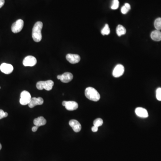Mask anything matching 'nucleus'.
Here are the masks:
<instances>
[{
	"label": "nucleus",
	"instance_id": "f257e3e1",
	"mask_svg": "<svg viewBox=\"0 0 161 161\" xmlns=\"http://www.w3.org/2000/svg\"><path fill=\"white\" fill-rule=\"evenodd\" d=\"M43 24L41 21H39L36 22L34 26L32 29L33 39L36 42H39L42 38L41 31L43 28Z\"/></svg>",
	"mask_w": 161,
	"mask_h": 161
},
{
	"label": "nucleus",
	"instance_id": "9b49d317",
	"mask_svg": "<svg viewBox=\"0 0 161 161\" xmlns=\"http://www.w3.org/2000/svg\"><path fill=\"white\" fill-rule=\"evenodd\" d=\"M66 60L72 64L77 63L81 60L79 55L77 54H68L66 56Z\"/></svg>",
	"mask_w": 161,
	"mask_h": 161
},
{
	"label": "nucleus",
	"instance_id": "5701e85b",
	"mask_svg": "<svg viewBox=\"0 0 161 161\" xmlns=\"http://www.w3.org/2000/svg\"><path fill=\"white\" fill-rule=\"evenodd\" d=\"M8 115V114L7 113L3 111V110H0V119L6 117H7Z\"/></svg>",
	"mask_w": 161,
	"mask_h": 161
},
{
	"label": "nucleus",
	"instance_id": "20e7f679",
	"mask_svg": "<svg viewBox=\"0 0 161 161\" xmlns=\"http://www.w3.org/2000/svg\"><path fill=\"white\" fill-rule=\"evenodd\" d=\"M31 98L30 93L26 90H24L21 93L20 103L22 105H26L29 104Z\"/></svg>",
	"mask_w": 161,
	"mask_h": 161
},
{
	"label": "nucleus",
	"instance_id": "a211bd4d",
	"mask_svg": "<svg viewBox=\"0 0 161 161\" xmlns=\"http://www.w3.org/2000/svg\"><path fill=\"white\" fill-rule=\"evenodd\" d=\"M110 33V30L109 26L107 24H106L104 27H103L101 30V34L103 36H104V35H108Z\"/></svg>",
	"mask_w": 161,
	"mask_h": 161
},
{
	"label": "nucleus",
	"instance_id": "f8f14e48",
	"mask_svg": "<svg viewBox=\"0 0 161 161\" xmlns=\"http://www.w3.org/2000/svg\"><path fill=\"white\" fill-rule=\"evenodd\" d=\"M44 103V99L41 97L36 98L34 97L31 99V101L28 104L29 107L33 108L34 107L37 105H41Z\"/></svg>",
	"mask_w": 161,
	"mask_h": 161
},
{
	"label": "nucleus",
	"instance_id": "f3484780",
	"mask_svg": "<svg viewBox=\"0 0 161 161\" xmlns=\"http://www.w3.org/2000/svg\"><path fill=\"white\" fill-rule=\"evenodd\" d=\"M117 34L119 36H123L124 34H125L126 33V30L125 28L123 26L121 25H119L117 27V30H116Z\"/></svg>",
	"mask_w": 161,
	"mask_h": 161
},
{
	"label": "nucleus",
	"instance_id": "9d476101",
	"mask_svg": "<svg viewBox=\"0 0 161 161\" xmlns=\"http://www.w3.org/2000/svg\"><path fill=\"white\" fill-rule=\"evenodd\" d=\"M0 70L6 74H9L13 71L14 67L9 64L2 63L0 66Z\"/></svg>",
	"mask_w": 161,
	"mask_h": 161
},
{
	"label": "nucleus",
	"instance_id": "c85d7f7f",
	"mask_svg": "<svg viewBox=\"0 0 161 161\" xmlns=\"http://www.w3.org/2000/svg\"><path fill=\"white\" fill-rule=\"evenodd\" d=\"M1 148H2V145H1L0 143V150H1Z\"/></svg>",
	"mask_w": 161,
	"mask_h": 161
},
{
	"label": "nucleus",
	"instance_id": "393cba45",
	"mask_svg": "<svg viewBox=\"0 0 161 161\" xmlns=\"http://www.w3.org/2000/svg\"><path fill=\"white\" fill-rule=\"evenodd\" d=\"M98 128H99V127H96V126H94L93 127H92L91 130H92V131L93 132H96L98 131Z\"/></svg>",
	"mask_w": 161,
	"mask_h": 161
},
{
	"label": "nucleus",
	"instance_id": "6ab92c4d",
	"mask_svg": "<svg viewBox=\"0 0 161 161\" xmlns=\"http://www.w3.org/2000/svg\"><path fill=\"white\" fill-rule=\"evenodd\" d=\"M155 26L157 30H161V18H158L155 20Z\"/></svg>",
	"mask_w": 161,
	"mask_h": 161
},
{
	"label": "nucleus",
	"instance_id": "39448f33",
	"mask_svg": "<svg viewBox=\"0 0 161 161\" xmlns=\"http://www.w3.org/2000/svg\"><path fill=\"white\" fill-rule=\"evenodd\" d=\"M24 26V21L21 19H19L13 24L11 26V30L14 33H18L21 31Z\"/></svg>",
	"mask_w": 161,
	"mask_h": 161
},
{
	"label": "nucleus",
	"instance_id": "cd10ccee",
	"mask_svg": "<svg viewBox=\"0 0 161 161\" xmlns=\"http://www.w3.org/2000/svg\"><path fill=\"white\" fill-rule=\"evenodd\" d=\"M125 6L129 10H130V9H131L130 5V4H129V3H125Z\"/></svg>",
	"mask_w": 161,
	"mask_h": 161
},
{
	"label": "nucleus",
	"instance_id": "dca6fc26",
	"mask_svg": "<svg viewBox=\"0 0 161 161\" xmlns=\"http://www.w3.org/2000/svg\"><path fill=\"white\" fill-rule=\"evenodd\" d=\"M151 38L153 40L156 41L161 40V32L158 30L153 31L151 34Z\"/></svg>",
	"mask_w": 161,
	"mask_h": 161
},
{
	"label": "nucleus",
	"instance_id": "ddd939ff",
	"mask_svg": "<svg viewBox=\"0 0 161 161\" xmlns=\"http://www.w3.org/2000/svg\"><path fill=\"white\" fill-rule=\"evenodd\" d=\"M69 125L72 127L73 130L76 132H78L81 130L82 126L77 120L72 119L69 122Z\"/></svg>",
	"mask_w": 161,
	"mask_h": 161
},
{
	"label": "nucleus",
	"instance_id": "f03ea898",
	"mask_svg": "<svg viewBox=\"0 0 161 161\" xmlns=\"http://www.w3.org/2000/svg\"><path fill=\"white\" fill-rule=\"evenodd\" d=\"M85 94V96L88 99L93 101H98L100 99V95L97 90L91 87L86 88Z\"/></svg>",
	"mask_w": 161,
	"mask_h": 161
},
{
	"label": "nucleus",
	"instance_id": "4468645a",
	"mask_svg": "<svg viewBox=\"0 0 161 161\" xmlns=\"http://www.w3.org/2000/svg\"><path fill=\"white\" fill-rule=\"evenodd\" d=\"M135 113L138 117H140L147 118L149 116L147 110L142 107H137L136 108Z\"/></svg>",
	"mask_w": 161,
	"mask_h": 161
},
{
	"label": "nucleus",
	"instance_id": "412c9836",
	"mask_svg": "<svg viewBox=\"0 0 161 161\" xmlns=\"http://www.w3.org/2000/svg\"><path fill=\"white\" fill-rule=\"evenodd\" d=\"M119 6V1L118 0H113L112 1L111 8L112 9H117Z\"/></svg>",
	"mask_w": 161,
	"mask_h": 161
},
{
	"label": "nucleus",
	"instance_id": "4be33fe9",
	"mask_svg": "<svg viewBox=\"0 0 161 161\" xmlns=\"http://www.w3.org/2000/svg\"><path fill=\"white\" fill-rule=\"evenodd\" d=\"M156 98L158 101H161V88H158L156 90Z\"/></svg>",
	"mask_w": 161,
	"mask_h": 161
},
{
	"label": "nucleus",
	"instance_id": "c756f323",
	"mask_svg": "<svg viewBox=\"0 0 161 161\" xmlns=\"http://www.w3.org/2000/svg\"><path fill=\"white\" fill-rule=\"evenodd\" d=\"M0 88H1V87H0Z\"/></svg>",
	"mask_w": 161,
	"mask_h": 161
},
{
	"label": "nucleus",
	"instance_id": "2eb2a0df",
	"mask_svg": "<svg viewBox=\"0 0 161 161\" xmlns=\"http://www.w3.org/2000/svg\"><path fill=\"white\" fill-rule=\"evenodd\" d=\"M47 123L45 119L43 117H39L34 120V125L39 127L41 126L44 125Z\"/></svg>",
	"mask_w": 161,
	"mask_h": 161
},
{
	"label": "nucleus",
	"instance_id": "a878e982",
	"mask_svg": "<svg viewBox=\"0 0 161 161\" xmlns=\"http://www.w3.org/2000/svg\"><path fill=\"white\" fill-rule=\"evenodd\" d=\"M5 4V0H0V8H1Z\"/></svg>",
	"mask_w": 161,
	"mask_h": 161
},
{
	"label": "nucleus",
	"instance_id": "423d86ee",
	"mask_svg": "<svg viewBox=\"0 0 161 161\" xmlns=\"http://www.w3.org/2000/svg\"><path fill=\"white\" fill-rule=\"evenodd\" d=\"M62 105L65 107L67 110L70 111L76 110L78 107V104L75 101H64L62 102Z\"/></svg>",
	"mask_w": 161,
	"mask_h": 161
},
{
	"label": "nucleus",
	"instance_id": "7ed1b4c3",
	"mask_svg": "<svg viewBox=\"0 0 161 161\" xmlns=\"http://www.w3.org/2000/svg\"><path fill=\"white\" fill-rule=\"evenodd\" d=\"M54 82L52 80H48L46 81H39L37 83L36 87L39 90H45L49 91L51 90L54 86Z\"/></svg>",
	"mask_w": 161,
	"mask_h": 161
},
{
	"label": "nucleus",
	"instance_id": "1a4fd4ad",
	"mask_svg": "<svg viewBox=\"0 0 161 161\" xmlns=\"http://www.w3.org/2000/svg\"><path fill=\"white\" fill-rule=\"evenodd\" d=\"M125 68L122 64H118L114 67L112 72L113 76L115 77H120L124 74Z\"/></svg>",
	"mask_w": 161,
	"mask_h": 161
},
{
	"label": "nucleus",
	"instance_id": "b1692460",
	"mask_svg": "<svg viewBox=\"0 0 161 161\" xmlns=\"http://www.w3.org/2000/svg\"><path fill=\"white\" fill-rule=\"evenodd\" d=\"M129 9L127 8L124 5L122 8H121V11L123 14H126L129 12Z\"/></svg>",
	"mask_w": 161,
	"mask_h": 161
},
{
	"label": "nucleus",
	"instance_id": "aec40b11",
	"mask_svg": "<svg viewBox=\"0 0 161 161\" xmlns=\"http://www.w3.org/2000/svg\"><path fill=\"white\" fill-rule=\"evenodd\" d=\"M93 124L94 125L96 126V127H99L102 125L103 124V120L101 118L96 119L94 121Z\"/></svg>",
	"mask_w": 161,
	"mask_h": 161
},
{
	"label": "nucleus",
	"instance_id": "bb28decb",
	"mask_svg": "<svg viewBox=\"0 0 161 161\" xmlns=\"http://www.w3.org/2000/svg\"><path fill=\"white\" fill-rule=\"evenodd\" d=\"M38 129V127L36 126H34V127H32V131L33 132H35L37 131V130Z\"/></svg>",
	"mask_w": 161,
	"mask_h": 161
},
{
	"label": "nucleus",
	"instance_id": "0eeeda50",
	"mask_svg": "<svg viewBox=\"0 0 161 161\" xmlns=\"http://www.w3.org/2000/svg\"><path fill=\"white\" fill-rule=\"evenodd\" d=\"M37 63V60L33 56H28L26 57L23 61V64L25 66H34Z\"/></svg>",
	"mask_w": 161,
	"mask_h": 161
},
{
	"label": "nucleus",
	"instance_id": "6e6552de",
	"mask_svg": "<svg viewBox=\"0 0 161 161\" xmlns=\"http://www.w3.org/2000/svg\"><path fill=\"white\" fill-rule=\"evenodd\" d=\"M57 79L61 80L63 83H68L73 79V75L71 73L66 72L63 74L57 76Z\"/></svg>",
	"mask_w": 161,
	"mask_h": 161
}]
</instances>
